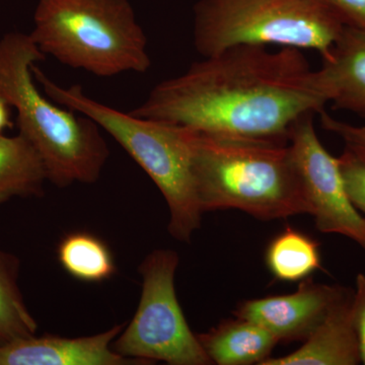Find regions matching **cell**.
I'll return each instance as SVG.
<instances>
[{
	"label": "cell",
	"mask_w": 365,
	"mask_h": 365,
	"mask_svg": "<svg viewBox=\"0 0 365 365\" xmlns=\"http://www.w3.org/2000/svg\"><path fill=\"white\" fill-rule=\"evenodd\" d=\"M302 51L228 48L158 83L129 113L212 135L287 143L295 122L328 104Z\"/></svg>",
	"instance_id": "1"
},
{
	"label": "cell",
	"mask_w": 365,
	"mask_h": 365,
	"mask_svg": "<svg viewBox=\"0 0 365 365\" xmlns=\"http://www.w3.org/2000/svg\"><path fill=\"white\" fill-rule=\"evenodd\" d=\"M45 59L29 34H6L0 39V96L16 109L19 133L39 153L48 181L60 188L93 184L110 157L109 146L93 120L38 90L32 66Z\"/></svg>",
	"instance_id": "2"
},
{
	"label": "cell",
	"mask_w": 365,
	"mask_h": 365,
	"mask_svg": "<svg viewBox=\"0 0 365 365\" xmlns=\"http://www.w3.org/2000/svg\"><path fill=\"white\" fill-rule=\"evenodd\" d=\"M287 143L196 131L193 172L203 213L239 209L266 222L309 215Z\"/></svg>",
	"instance_id": "3"
},
{
	"label": "cell",
	"mask_w": 365,
	"mask_h": 365,
	"mask_svg": "<svg viewBox=\"0 0 365 365\" xmlns=\"http://www.w3.org/2000/svg\"><path fill=\"white\" fill-rule=\"evenodd\" d=\"M34 78L45 96L91 118L117 141L150 177L167 201L168 230L188 242L201 227L203 211L197 199L193 160L196 131L181 125L134 116L88 97L81 86L63 88L33 66Z\"/></svg>",
	"instance_id": "4"
},
{
	"label": "cell",
	"mask_w": 365,
	"mask_h": 365,
	"mask_svg": "<svg viewBox=\"0 0 365 365\" xmlns=\"http://www.w3.org/2000/svg\"><path fill=\"white\" fill-rule=\"evenodd\" d=\"M29 34L45 55L100 78L150 68L148 38L128 0H39Z\"/></svg>",
	"instance_id": "5"
},
{
	"label": "cell",
	"mask_w": 365,
	"mask_h": 365,
	"mask_svg": "<svg viewBox=\"0 0 365 365\" xmlns=\"http://www.w3.org/2000/svg\"><path fill=\"white\" fill-rule=\"evenodd\" d=\"M193 26L203 57L241 45L311 49L323 57L346 24L329 0H199Z\"/></svg>",
	"instance_id": "6"
},
{
	"label": "cell",
	"mask_w": 365,
	"mask_h": 365,
	"mask_svg": "<svg viewBox=\"0 0 365 365\" xmlns=\"http://www.w3.org/2000/svg\"><path fill=\"white\" fill-rule=\"evenodd\" d=\"M179 255L158 249L144 258L140 302L133 319L113 342L118 354L170 365L212 364L198 336L192 332L175 289Z\"/></svg>",
	"instance_id": "7"
},
{
	"label": "cell",
	"mask_w": 365,
	"mask_h": 365,
	"mask_svg": "<svg viewBox=\"0 0 365 365\" xmlns=\"http://www.w3.org/2000/svg\"><path fill=\"white\" fill-rule=\"evenodd\" d=\"M313 117L306 115L295 122L287 143L309 215L319 232L348 237L365 253V217L348 195L339 158L333 157L319 140Z\"/></svg>",
	"instance_id": "8"
},
{
	"label": "cell",
	"mask_w": 365,
	"mask_h": 365,
	"mask_svg": "<svg viewBox=\"0 0 365 365\" xmlns=\"http://www.w3.org/2000/svg\"><path fill=\"white\" fill-rule=\"evenodd\" d=\"M348 292L309 277L292 294L244 300L232 314L263 327L279 343L304 342Z\"/></svg>",
	"instance_id": "9"
},
{
	"label": "cell",
	"mask_w": 365,
	"mask_h": 365,
	"mask_svg": "<svg viewBox=\"0 0 365 365\" xmlns=\"http://www.w3.org/2000/svg\"><path fill=\"white\" fill-rule=\"evenodd\" d=\"M126 324L81 338L33 335L0 346V365H146L122 356L112 344Z\"/></svg>",
	"instance_id": "10"
},
{
	"label": "cell",
	"mask_w": 365,
	"mask_h": 365,
	"mask_svg": "<svg viewBox=\"0 0 365 365\" xmlns=\"http://www.w3.org/2000/svg\"><path fill=\"white\" fill-rule=\"evenodd\" d=\"M328 103L365 120V29L346 26L316 71Z\"/></svg>",
	"instance_id": "11"
},
{
	"label": "cell",
	"mask_w": 365,
	"mask_h": 365,
	"mask_svg": "<svg viewBox=\"0 0 365 365\" xmlns=\"http://www.w3.org/2000/svg\"><path fill=\"white\" fill-rule=\"evenodd\" d=\"M353 290L331 309L299 349L269 357L260 365H357L361 364L352 321Z\"/></svg>",
	"instance_id": "12"
},
{
	"label": "cell",
	"mask_w": 365,
	"mask_h": 365,
	"mask_svg": "<svg viewBox=\"0 0 365 365\" xmlns=\"http://www.w3.org/2000/svg\"><path fill=\"white\" fill-rule=\"evenodd\" d=\"M197 336L209 359L217 365H260L279 343L263 327L237 317Z\"/></svg>",
	"instance_id": "13"
},
{
	"label": "cell",
	"mask_w": 365,
	"mask_h": 365,
	"mask_svg": "<svg viewBox=\"0 0 365 365\" xmlns=\"http://www.w3.org/2000/svg\"><path fill=\"white\" fill-rule=\"evenodd\" d=\"M48 181L44 163L21 133L0 134V206L14 197H40Z\"/></svg>",
	"instance_id": "14"
},
{
	"label": "cell",
	"mask_w": 365,
	"mask_h": 365,
	"mask_svg": "<svg viewBox=\"0 0 365 365\" xmlns=\"http://www.w3.org/2000/svg\"><path fill=\"white\" fill-rule=\"evenodd\" d=\"M265 262L276 280L300 282L322 268L319 242L288 225L269 242Z\"/></svg>",
	"instance_id": "15"
},
{
	"label": "cell",
	"mask_w": 365,
	"mask_h": 365,
	"mask_svg": "<svg viewBox=\"0 0 365 365\" xmlns=\"http://www.w3.org/2000/svg\"><path fill=\"white\" fill-rule=\"evenodd\" d=\"M57 256L62 268L71 277L83 282H102L116 272L111 250L90 232L66 235L59 242Z\"/></svg>",
	"instance_id": "16"
},
{
	"label": "cell",
	"mask_w": 365,
	"mask_h": 365,
	"mask_svg": "<svg viewBox=\"0 0 365 365\" xmlns=\"http://www.w3.org/2000/svg\"><path fill=\"white\" fill-rule=\"evenodd\" d=\"M19 259L0 250V346L37 332V322L19 287Z\"/></svg>",
	"instance_id": "17"
},
{
	"label": "cell",
	"mask_w": 365,
	"mask_h": 365,
	"mask_svg": "<svg viewBox=\"0 0 365 365\" xmlns=\"http://www.w3.org/2000/svg\"><path fill=\"white\" fill-rule=\"evenodd\" d=\"M338 158L348 195L365 217V160L347 150Z\"/></svg>",
	"instance_id": "18"
},
{
	"label": "cell",
	"mask_w": 365,
	"mask_h": 365,
	"mask_svg": "<svg viewBox=\"0 0 365 365\" xmlns=\"http://www.w3.org/2000/svg\"><path fill=\"white\" fill-rule=\"evenodd\" d=\"M324 130L331 132L342 139L345 150L365 160V125L356 126L336 119L326 111L319 113Z\"/></svg>",
	"instance_id": "19"
},
{
	"label": "cell",
	"mask_w": 365,
	"mask_h": 365,
	"mask_svg": "<svg viewBox=\"0 0 365 365\" xmlns=\"http://www.w3.org/2000/svg\"><path fill=\"white\" fill-rule=\"evenodd\" d=\"M352 321L359 340L361 364L365 365V275L357 274L352 297Z\"/></svg>",
	"instance_id": "20"
},
{
	"label": "cell",
	"mask_w": 365,
	"mask_h": 365,
	"mask_svg": "<svg viewBox=\"0 0 365 365\" xmlns=\"http://www.w3.org/2000/svg\"><path fill=\"white\" fill-rule=\"evenodd\" d=\"M346 26L365 29V0H329Z\"/></svg>",
	"instance_id": "21"
},
{
	"label": "cell",
	"mask_w": 365,
	"mask_h": 365,
	"mask_svg": "<svg viewBox=\"0 0 365 365\" xmlns=\"http://www.w3.org/2000/svg\"><path fill=\"white\" fill-rule=\"evenodd\" d=\"M11 109L13 107L6 102V98L0 96V134H4V130L14 127Z\"/></svg>",
	"instance_id": "22"
}]
</instances>
